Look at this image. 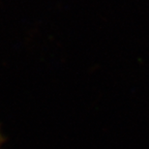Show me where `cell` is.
I'll return each mask as SVG.
<instances>
[{"instance_id": "6da1fadb", "label": "cell", "mask_w": 149, "mask_h": 149, "mask_svg": "<svg viewBox=\"0 0 149 149\" xmlns=\"http://www.w3.org/2000/svg\"><path fill=\"white\" fill-rule=\"evenodd\" d=\"M2 141H3V136H2L1 131H0V146H1V144H2Z\"/></svg>"}]
</instances>
